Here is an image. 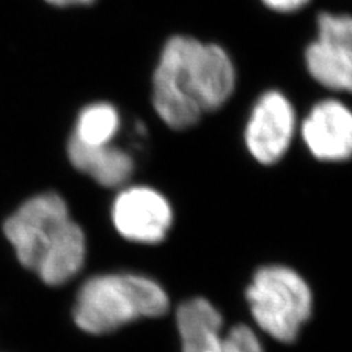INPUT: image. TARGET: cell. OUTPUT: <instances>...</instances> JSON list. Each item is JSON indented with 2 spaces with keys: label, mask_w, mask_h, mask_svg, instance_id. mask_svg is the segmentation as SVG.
<instances>
[{
  "label": "cell",
  "mask_w": 352,
  "mask_h": 352,
  "mask_svg": "<svg viewBox=\"0 0 352 352\" xmlns=\"http://www.w3.org/2000/svg\"><path fill=\"white\" fill-rule=\"evenodd\" d=\"M316 38L352 46V15L323 10L316 18Z\"/></svg>",
  "instance_id": "7c38bea8"
},
{
  "label": "cell",
  "mask_w": 352,
  "mask_h": 352,
  "mask_svg": "<svg viewBox=\"0 0 352 352\" xmlns=\"http://www.w3.org/2000/svg\"><path fill=\"white\" fill-rule=\"evenodd\" d=\"M298 137L317 162L352 160V107L335 96L320 98L300 119Z\"/></svg>",
  "instance_id": "ba28073f"
},
{
  "label": "cell",
  "mask_w": 352,
  "mask_h": 352,
  "mask_svg": "<svg viewBox=\"0 0 352 352\" xmlns=\"http://www.w3.org/2000/svg\"><path fill=\"white\" fill-rule=\"evenodd\" d=\"M310 78L333 94L352 96V46L314 38L304 50Z\"/></svg>",
  "instance_id": "30bf717a"
},
{
  "label": "cell",
  "mask_w": 352,
  "mask_h": 352,
  "mask_svg": "<svg viewBox=\"0 0 352 352\" xmlns=\"http://www.w3.org/2000/svg\"><path fill=\"white\" fill-rule=\"evenodd\" d=\"M110 220L124 239L142 245H156L166 239L175 222L169 197L148 184H126L116 190Z\"/></svg>",
  "instance_id": "8992f818"
},
{
  "label": "cell",
  "mask_w": 352,
  "mask_h": 352,
  "mask_svg": "<svg viewBox=\"0 0 352 352\" xmlns=\"http://www.w3.org/2000/svg\"><path fill=\"white\" fill-rule=\"evenodd\" d=\"M300 116L289 96L269 88L251 104L242 141L248 156L261 166L280 163L298 137Z\"/></svg>",
  "instance_id": "5b68a950"
},
{
  "label": "cell",
  "mask_w": 352,
  "mask_h": 352,
  "mask_svg": "<svg viewBox=\"0 0 352 352\" xmlns=\"http://www.w3.org/2000/svg\"><path fill=\"white\" fill-rule=\"evenodd\" d=\"M44 2L54 8H75V6H90L96 0H44Z\"/></svg>",
  "instance_id": "5bb4252c"
},
{
  "label": "cell",
  "mask_w": 352,
  "mask_h": 352,
  "mask_svg": "<svg viewBox=\"0 0 352 352\" xmlns=\"http://www.w3.org/2000/svg\"><path fill=\"white\" fill-rule=\"evenodd\" d=\"M122 128L119 109L109 102H94L81 109L71 138L87 147L113 144Z\"/></svg>",
  "instance_id": "8fae6325"
},
{
  "label": "cell",
  "mask_w": 352,
  "mask_h": 352,
  "mask_svg": "<svg viewBox=\"0 0 352 352\" xmlns=\"http://www.w3.org/2000/svg\"><path fill=\"white\" fill-rule=\"evenodd\" d=\"M68 159L72 166L87 175L103 188L119 190L129 184L135 173L137 162L129 150L113 144L87 147L69 138Z\"/></svg>",
  "instance_id": "9c48e42d"
},
{
  "label": "cell",
  "mask_w": 352,
  "mask_h": 352,
  "mask_svg": "<svg viewBox=\"0 0 352 352\" xmlns=\"http://www.w3.org/2000/svg\"><path fill=\"white\" fill-rule=\"evenodd\" d=\"M3 234L21 266L49 286L69 282L85 263L84 230L56 192L37 194L22 203L3 222Z\"/></svg>",
  "instance_id": "7a4b0ae2"
},
{
  "label": "cell",
  "mask_w": 352,
  "mask_h": 352,
  "mask_svg": "<svg viewBox=\"0 0 352 352\" xmlns=\"http://www.w3.org/2000/svg\"><path fill=\"white\" fill-rule=\"evenodd\" d=\"M182 352H264L254 330L238 324L222 335V316L204 298H192L178 310Z\"/></svg>",
  "instance_id": "52a82bcc"
},
{
  "label": "cell",
  "mask_w": 352,
  "mask_h": 352,
  "mask_svg": "<svg viewBox=\"0 0 352 352\" xmlns=\"http://www.w3.org/2000/svg\"><path fill=\"white\" fill-rule=\"evenodd\" d=\"M168 310V294L156 280L134 273H104L85 280L76 294L72 316L82 332L106 335Z\"/></svg>",
  "instance_id": "3957f363"
},
{
  "label": "cell",
  "mask_w": 352,
  "mask_h": 352,
  "mask_svg": "<svg viewBox=\"0 0 352 352\" xmlns=\"http://www.w3.org/2000/svg\"><path fill=\"white\" fill-rule=\"evenodd\" d=\"M263 6L269 9L270 12L280 15H291L302 10L310 5L311 0H260Z\"/></svg>",
  "instance_id": "4fadbf2b"
},
{
  "label": "cell",
  "mask_w": 352,
  "mask_h": 352,
  "mask_svg": "<svg viewBox=\"0 0 352 352\" xmlns=\"http://www.w3.org/2000/svg\"><path fill=\"white\" fill-rule=\"evenodd\" d=\"M238 69L222 44L173 34L159 52L151 76V106L163 125L186 131L234 97Z\"/></svg>",
  "instance_id": "6da1fadb"
},
{
  "label": "cell",
  "mask_w": 352,
  "mask_h": 352,
  "mask_svg": "<svg viewBox=\"0 0 352 352\" xmlns=\"http://www.w3.org/2000/svg\"><path fill=\"white\" fill-rule=\"evenodd\" d=\"M247 300L256 323L279 342H292L311 314L313 296L300 273L282 264L260 267Z\"/></svg>",
  "instance_id": "277c9868"
}]
</instances>
